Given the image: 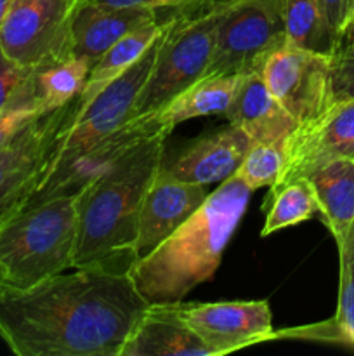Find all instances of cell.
Returning a JSON list of instances; mask_svg holds the SVG:
<instances>
[{"mask_svg": "<svg viewBox=\"0 0 354 356\" xmlns=\"http://www.w3.org/2000/svg\"><path fill=\"white\" fill-rule=\"evenodd\" d=\"M148 306L127 273L75 268L30 289L0 285V337L17 356H120Z\"/></svg>", "mask_w": 354, "mask_h": 356, "instance_id": "cell-1", "label": "cell"}, {"mask_svg": "<svg viewBox=\"0 0 354 356\" xmlns=\"http://www.w3.org/2000/svg\"><path fill=\"white\" fill-rule=\"evenodd\" d=\"M252 193L236 174L222 181L172 235L135 259L127 275L141 298L148 305H176L210 280Z\"/></svg>", "mask_w": 354, "mask_h": 356, "instance_id": "cell-2", "label": "cell"}, {"mask_svg": "<svg viewBox=\"0 0 354 356\" xmlns=\"http://www.w3.org/2000/svg\"><path fill=\"white\" fill-rule=\"evenodd\" d=\"M165 132L135 146L76 193L75 268L127 273L134 263L142 198L163 163Z\"/></svg>", "mask_w": 354, "mask_h": 356, "instance_id": "cell-3", "label": "cell"}, {"mask_svg": "<svg viewBox=\"0 0 354 356\" xmlns=\"http://www.w3.org/2000/svg\"><path fill=\"white\" fill-rule=\"evenodd\" d=\"M76 195L24 205L0 225V285L30 289L73 268Z\"/></svg>", "mask_w": 354, "mask_h": 356, "instance_id": "cell-4", "label": "cell"}, {"mask_svg": "<svg viewBox=\"0 0 354 356\" xmlns=\"http://www.w3.org/2000/svg\"><path fill=\"white\" fill-rule=\"evenodd\" d=\"M221 2L201 0L174 10L156 51L134 117L155 113L174 96L203 79L212 61Z\"/></svg>", "mask_w": 354, "mask_h": 356, "instance_id": "cell-5", "label": "cell"}, {"mask_svg": "<svg viewBox=\"0 0 354 356\" xmlns=\"http://www.w3.org/2000/svg\"><path fill=\"white\" fill-rule=\"evenodd\" d=\"M167 23L169 21L165 19V28ZM165 28L158 35V38L153 42L151 47L146 51V54L130 70H127L124 75L108 83L89 103L78 106L76 113L66 122V125L56 139L44 177L52 170L66 165L76 156L85 153L87 149H90L94 145L113 134L125 122L134 117V106L149 73H151L156 51H158Z\"/></svg>", "mask_w": 354, "mask_h": 356, "instance_id": "cell-6", "label": "cell"}, {"mask_svg": "<svg viewBox=\"0 0 354 356\" xmlns=\"http://www.w3.org/2000/svg\"><path fill=\"white\" fill-rule=\"evenodd\" d=\"M214 54L205 75L259 72L264 59L288 40L281 0H219Z\"/></svg>", "mask_w": 354, "mask_h": 356, "instance_id": "cell-7", "label": "cell"}, {"mask_svg": "<svg viewBox=\"0 0 354 356\" xmlns=\"http://www.w3.org/2000/svg\"><path fill=\"white\" fill-rule=\"evenodd\" d=\"M78 110V97L40 115L0 148V225L24 207L40 184L52 148L66 122Z\"/></svg>", "mask_w": 354, "mask_h": 356, "instance_id": "cell-8", "label": "cell"}, {"mask_svg": "<svg viewBox=\"0 0 354 356\" xmlns=\"http://www.w3.org/2000/svg\"><path fill=\"white\" fill-rule=\"evenodd\" d=\"M80 0H12L0 26V49L37 68L69 56V28Z\"/></svg>", "mask_w": 354, "mask_h": 356, "instance_id": "cell-9", "label": "cell"}, {"mask_svg": "<svg viewBox=\"0 0 354 356\" xmlns=\"http://www.w3.org/2000/svg\"><path fill=\"white\" fill-rule=\"evenodd\" d=\"M264 83L298 125L321 117L330 103V56L285 42L259 70Z\"/></svg>", "mask_w": 354, "mask_h": 356, "instance_id": "cell-10", "label": "cell"}, {"mask_svg": "<svg viewBox=\"0 0 354 356\" xmlns=\"http://www.w3.org/2000/svg\"><path fill=\"white\" fill-rule=\"evenodd\" d=\"M214 355H228L274 339L267 301L176 302L169 305Z\"/></svg>", "mask_w": 354, "mask_h": 356, "instance_id": "cell-11", "label": "cell"}, {"mask_svg": "<svg viewBox=\"0 0 354 356\" xmlns=\"http://www.w3.org/2000/svg\"><path fill=\"white\" fill-rule=\"evenodd\" d=\"M160 132L170 134V131L156 124L151 113L142 115V117H132L118 131L94 145L85 153L76 156L66 165L49 172L24 205L37 204V202L61 197V195H76L85 184L110 170L117 162H120L135 146Z\"/></svg>", "mask_w": 354, "mask_h": 356, "instance_id": "cell-12", "label": "cell"}, {"mask_svg": "<svg viewBox=\"0 0 354 356\" xmlns=\"http://www.w3.org/2000/svg\"><path fill=\"white\" fill-rule=\"evenodd\" d=\"M337 159L354 160V101L332 104L321 117L295 129L285 143V169L278 183Z\"/></svg>", "mask_w": 354, "mask_h": 356, "instance_id": "cell-13", "label": "cell"}, {"mask_svg": "<svg viewBox=\"0 0 354 356\" xmlns=\"http://www.w3.org/2000/svg\"><path fill=\"white\" fill-rule=\"evenodd\" d=\"M208 197L207 186L179 181L165 172L163 163L142 198L139 211L134 261L151 252L172 235Z\"/></svg>", "mask_w": 354, "mask_h": 356, "instance_id": "cell-14", "label": "cell"}, {"mask_svg": "<svg viewBox=\"0 0 354 356\" xmlns=\"http://www.w3.org/2000/svg\"><path fill=\"white\" fill-rule=\"evenodd\" d=\"M253 145L252 139L235 125H226L208 136L191 141L170 163H163L167 174L186 183H219L235 176L246 152Z\"/></svg>", "mask_w": 354, "mask_h": 356, "instance_id": "cell-15", "label": "cell"}, {"mask_svg": "<svg viewBox=\"0 0 354 356\" xmlns=\"http://www.w3.org/2000/svg\"><path fill=\"white\" fill-rule=\"evenodd\" d=\"M153 21H158V10L148 7H115L80 0L69 28V54L94 65L120 38Z\"/></svg>", "mask_w": 354, "mask_h": 356, "instance_id": "cell-16", "label": "cell"}, {"mask_svg": "<svg viewBox=\"0 0 354 356\" xmlns=\"http://www.w3.org/2000/svg\"><path fill=\"white\" fill-rule=\"evenodd\" d=\"M224 115L229 124L242 129L253 143L285 145L298 127L295 118L269 92L259 72L243 73Z\"/></svg>", "mask_w": 354, "mask_h": 356, "instance_id": "cell-17", "label": "cell"}, {"mask_svg": "<svg viewBox=\"0 0 354 356\" xmlns=\"http://www.w3.org/2000/svg\"><path fill=\"white\" fill-rule=\"evenodd\" d=\"M169 305H149L132 327L120 356H212Z\"/></svg>", "mask_w": 354, "mask_h": 356, "instance_id": "cell-18", "label": "cell"}, {"mask_svg": "<svg viewBox=\"0 0 354 356\" xmlns=\"http://www.w3.org/2000/svg\"><path fill=\"white\" fill-rule=\"evenodd\" d=\"M302 177L311 183L319 216L337 242L354 222V160H330Z\"/></svg>", "mask_w": 354, "mask_h": 356, "instance_id": "cell-19", "label": "cell"}, {"mask_svg": "<svg viewBox=\"0 0 354 356\" xmlns=\"http://www.w3.org/2000/svg\"><path fill=\"white\" fill-rule=\"evenodd\" d=\"M242 75H205L151 113L153 118L172 132L176 125L191 118L224 115L235 97Z\"/></svg>", "mask_w": 354, "mask_h": 356, "instance_id": "cell-20", "label": "cell"}, {"mask_svg": "<svg viewBox=\"0 0 354 356\" xmlns=\"http://www.w3.org/2000/svg\"><path fill=\"white\" fill-rule=\"evenodd\" d=\"M337 247H339L340 257V285L335 316L316 325L283 330L280 334H274V337H304V339L354 346V222L337 240Z\"/></svg>", "mask_w": 354, "mask_h": 356, "instance_id": "cell-21", "label": "cell"}, {"mask_svg": "<svg viewBox=\"0 0 354 356\" xmlns=\"http://www.w3.org/2000/svg\"><path fill=\"white\" fill-rule=\"evenodd\" d=\"M90 68L89 59L73 54L31 68L28 94L40 110H58L80 96Z\"/></svg>", "mask_w": 354, "mask_h": 356, "instance_id": "cell-22", "label": "cell"}, {"mask_svg": "<svg viewBox=\"0 0 354 356\" xmlns=\"http://www.w3.org/2000/svg\"><path fill=\"white\" fill-rule=\"evenodd\" d=\"M163 28H165V21H153L144 26L135 28L134 31L120 38L117 44L111 45L90 68L85 86L78 96V106L89 103L108 83L130 70L151 47Z\"/></svg>", "mask_w": 354, "mask_h": 356, "instance_id": "cell-23", "label": "cell"}, {"mask_svg": "<svg viewBox=\"0 0 354 356\" xmlns=\"http://www.w3.org/2000/svg\"><path fill=\"white\" fill-rule=\"evenodd\" d=\"M264 211L266 222L260 236H269L283 228L309 221L312 216L319 214V205L311 183L305 177H295L271 186Z\"/></svg>", "mask_w": 354, "mask_h": 356, "instance_id": "cell-24", "label": "cell"}, {"mask_svg": "<svg viewBox=\"0 0 354 356\" xmlns=\"http://www.w3.org/2000/svg\"><path fill=\"white\" fill-rule=\"evenodd\" d=\"M281 13L290 44L326 56L335 51L318 0H281Z\"/></svg>", "mask_w": 354, "mask_h": 356, "instance_id": "cell-25", "label": "cell"}, {"mask_svg": "<svg viewBox=\"0 0 354 356\" xmlns=\"http://www.w3.org/2000/svg\"><path fill=\"white\" fill-rule=\"evenodd\" d=\"M285 169V145L253 143L239 163L236 176L252 191L271 188L280 181Z\"/></svg>", "mask_w": 354, "mask_h": 356, "instance_id": "cell-26", "label": "cell"}, {"mask_svg": "<svg viewBox=\"0 0 354 356\" xmlns=\"http://www.w3.org/2000/svg\"><path fill=\"white\" fill-rule=\"evenodd\" d=\"M30 72L31 68H24V66L14 63L0 49V113L12 106L38 108L28 94Z\"/></svg>", "mask_w": 354, "mask_h": 356, "instance_id": "cell-27", "label": "cell"}, {"mask_svg": "<svg viewBox=\"0 0 354 356\" xmlns=\"http://www.w3.org/2000/svg\"><path fill=\"white\" fill-rule=\"evenodd\" d=\"M354 101V47L339 45L330 54V103Z\"/></svg>", "mask_w": 354, "mask_h": 356, "instance_id": "cell-28", "label": "cell"}, {"mask_svg": "<svg viewBox=\"0 0 354 356\" xmlns=\"http://www.w3.org/2000/svg\"><path fill=\"white\" fill-rule=\"evenodd\" d=\"M47 113L35 106H12L0 113V148L7 145L24 125L40 115Z\"/></svg>", "mask_w": 354, "mask_h": 356, "instance_id": "cell-29", "label": "cell"}, {"mask_svg": "<svg viewBox=\"0 0 354 356\" xmlns=\"http://www.w3.org/2000/svg\"><path fill=\"white\" fill-rule=\"evenodd\" d=\"M319 9H321L323 19H325L326 30L332 37L335 49L339 47L340 37L346 23V3L347 0H318Z\"/></svg>", "mask_w": 354, "mask_h": 356, "instance_id": "cell-30", "label": "cell"}, {"mask_svg": "<svg viewBox=\"0 0 354 356\" xmlns=\"http://www.w3.org/2000/svg\"><path fill=\"white\" fill-rule=\"evenodd\" d=\"M87 2L104 3V6L115 7H148V9H183V7L193 6L198 0H87Z\"/></svg>", "mask_w": 354, "mask_h": 356, "instance_id": "cell-31", "label": "cell"}, {"mask_svg": "<svg viewBox=\"0 0 354 356\" xmlns=\"http://www.w3.org/2000/svg\"><path fill=\"white\" fill-rule=\"evenodd\" d=\"M339 45H353L354 47V21L346 28V30H344Z\"/></svg>", "mask_w": 354, "mask_h": 356, "instance_id": "cell-32", "label": "cell"}, {"mask_svg": "<svg viewBox=\"0 0 354 356\" xmlns=\"http://www.w3.org/2000/svg\"><path fill=\"white\" fill-rule=\"evenodd\" d=\"M354 21V0H347L346 3V23H344V30H346L347 26H349L351 23ZM344 33V31H342ZM342 38V37H340Z\"/></svg>", "mask_w": 354, "mask_h": 356, "instance_id": "cell-33", "label": "cell"}, {"mask_svg": "<svg viewBox=\"0 0 354 356\" xmlns=\"http://www.w3.org/2000/svg\"><path fill=\"white\" fill-rule=\"evenodd\" d=\"M10 3H12V0H0V26H2L3 17H6V14H7V10H9Z\"/></svg>", "mask_w": 354, "mask_h": 356, "instance_id": "cell-34", "label": "cell"}, {"mask_svg": "<svg viewBox=\"0 0 354 356\" xmlns=\"http://www.w3.org/2000/svg\"><path fill=\"white\" fill-rule=\"evenodd\" d=\"M198 2H201V0H198Z\"/></svg>", "mask_w": 354, "mask_h": 356, "instance_id": "cell-35", "label": "cell"}]
</instances>
